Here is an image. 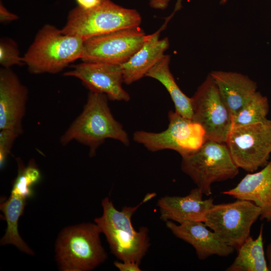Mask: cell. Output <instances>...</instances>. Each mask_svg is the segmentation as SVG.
Instances as JSON below:
<instances>
[{
    "label": "cell",
    "mask_w": 271,
    "mask_h": 271,
    "mask_svg": "<svg viewBox=\"0 0 271 271\" xmlns=\"http://www.w3.org/2000/svg\"><path fill=\"white\" fill-rule=\"evenodd\" d=\"M232 118L257 91V84L239 73L213 71L210 73Z\"/></svg>",
    "instance_id": "ac0fdd59"
},
{
    "label": "cell",
    "mask_w": 271,
    "mask_h": 271,
    "mask_svg": "<svg viewBox=\"0 0 271 271\" xmlns=\"http://www.w3.org/2000/svg\"><path fill=\"white\" fill-rule=\"evenodd\" d=\"M166 224L177 237L194 247L201 260L214 255L228 256L234 251L233 247L228 245L214 232L208 229L203 222H188L177 225L172 221H168Z\"/></svg>",
    "instance_id": "9a60e30c"
},
{
    "label": "cell",
    "mask_w": 271,
    "mask_h": 271,
    "mask_svg": "<svg viewBox=\"0 0 271 271\" xmlns=\"http://www.w3.org/2000/svg\"><path fill=\"white\" fill-rule=\"evenodd\" d=\"M182 158L181 170L206 196L212 194L213 183L232 179L239 172L225 143L206 140Z\"/></svg>",
    "instance_id": "8992f818"
},
{
    "label": "cell",
    "mask_w": 271,
    "mask_h": 271,
    "mask_svg": "<svg viewBox=\"0 0 271 271\" xmlns=\"http://www.w3.org/2000/svg\"><path fill=\"white\" fill-rule=\"evenodd\" d=\"M170 56L164 55L150 69L146 76L159 81L166 88L175 106V111L191 119L193 114L192 98L180 89L169 69Z\"/></svg>",
    "instance_id": "d6986e66"
},
{
    "label": "cell",
    "mask_w": 271,
    "mask_h": 271,
    "mask_svg": "<svg viewBox=\"0 0 271 271\" xmlns=\"http://www.w3.org/2000/svg\"><path fill=\"white\" fill-rule=\"evenodd\" d=\"M20 135L11 129L0 130V167L3 168L16 139Z\"/></svg>",
    "instance_id": "d4e9b609"
},
{
    "label": "cell",
    "mask_w": 271,
    "mask_h": 271,
    "mask_svg": "<svg viewBox=\"0 0 271 271\" xmlns=\"http://www.w3.org/2000/svg\"><path fill=\"white\" fill-rule=\"evenodd\" d=\"M26 201L27 199L11 194L9 198L1 203L0 209L4 214L7 228L0 244H12L21 251L34 255L33 251L23 240L18 231L19 220L24 213Z\"/></svg>",
    "instance_id": "ffe728a7"
},
{
    "label": "cell",
    "mask_w": 271,
    "mask_h": 271,
    "mask_svg": "<svg viewBox=\"0 0 271 271\" xmlns=\"http://www.w3.org/2000/svg\"><path fill=\"white\" fill-rule=\"evenodd\" d=\"M101 0H76L79 6L84 9H90L96 6Z\"/></svg>",
    "instance_id": "f1b7e54d"
},
{
    "label": "cell",
    "mask_w": 271,
    "mask_h": 271,
    "mask_svg": "<svg viewBox=\"0 0 271 271\" xmlns=\"http://www.w3.org/2000/svg\"><path fill=\"white\" fill-rule=\"evenodd\" d=\"M226 1L227 0H221L220 3L222 4H224L226 3Z\"/></svg>",
    "instance_id": "4dcf8cb0"
},
{
    "label": "cell",
    "mask_w": 271,
    "mask_h": 271,
    "mask_svg": "<svg viewBox=\"0 0 271 271\" xmlns=\"http://www.w3.org/2000/svg\"><path fill=\"white\" fill-rule=\"evenodd\" d=\"M0 64L4 68H10L13 65H25L20 55L16 43L9 38H2L0 41Z\"/></svg>",
    "instance_id": "cb8c5ba5"
},
{
    "label": "cell",
    "mask_w": 271,
    "mask_h": 271,
    "mask_svg": "<svg viewBox=\"0 0 271 271\" xmlns=\"http://www.w3.org/2000/svg\"><path fill=\"white\" fill-rule=\"evenodd\" d=\"M222 194L254 203L261 210L260 218L271 221V160L259 172L246 174L237 186Z\"/></svg>",
    "instance_id": "2e32d148"
},
{
    "label": "cell",
    "mask_w": 271,
    "mask_h": 271,
    "mask_svg": "<svg viewBox=\"0 0 271 271\" xmlns=\"http://www.w3.org/2000/svg\"><path fill=\"white\" fill-rule=\"evenodd\" d=\"M166 21L156 33L148 35L141 48L121 65L123 82L130 84L144 76L162 58L169 46L168 38L160 39V34L167 26Z\"/></svg>",
    "instance_id": "e0dca14e"
},
{
    "label": "cell",
    "mask_w": 271,
    "mask_h": 271,
    "mask_svg": "<svg viewBox=\"0 0 271 271\" xmlns=\"http://www.w3.org/2000/svg\"><path fill=\"white\" fill-rule=\"evenodd\" d=\"M40 179V171L34 161H30L25 167L19 161L18 173L13 185L11 194L27 200L33 196V186Z\"/></svg>",
    "instance_id": "603a6c76"
},
{
    "label": "cell",
    "mask_w": 271,
    "mask_h": 271,
    "mask_svg": "<svg viewBox=\"0 0 271 271\" xmlns=\"http://www.w3.org/2000/svg\"><path fill=\"white\" fill-rule=\"evenodd\" d=\"M192 98V120L203 128L206 140L225 143L232 127V117L210 74Z\"/></svg>",
    "instance_id": "30bf717a"
},
{
    "label": "cell",
    "mask_w": 271,
    "mask_h": 271,
    "mask_svg": "<svg viewBox=\"0 0 271 271\" xmlns=\"http://www.w3.org/2000/svg\"><path fill=\"white\" fill-rule=\"evenodd\" d=\"M142 18L133 9L124 8L110 0H101L95 7L84 9L79 6L69 13L61 29L67 35L88 38L124 29L139 27Z\"/></svg>",
    "instance_id": "5b68a950"
},
{
    "label": "cell",
    "mask_w": 271,
    "mask_h": 271,
    "mask_svg": "<svg viewBox=\"0 0 271 271\" xmlns=\"http://www.w3.org/2000/svg\"><path fill=\"white\" fill-rule=\"evenodd\" d=\"M147 35L139 27L121 29L84 41L83 62L122 65L143 45Z\"/></svg>",
    "instance_id": "8fae6325"
},
{
    "label": "cell",
    "mask_w": 271,
    "mask_h": 271,
    "mask_svg": "<svg viewBox=\"0 0 271 271\" xmlns=\"http://www.w3.org/2000/svg\"><path fill=\"white\" fill-rule=\"evenodd\" d=\"M182 1L177 0L175 5L174 11L168 18L171 19L175 12L180 10L182 7ZM170 0H150V6L154 9L164 10L168 6Z\"/></svg>",
    "instance_id": "484cf974"
},
{
    "label": "cell",
    "mask_w": 271,
    "mask_h": 271,
    "mask_svg": "<svg viewBox=\"0 0 271 271\" xmlns=\"http://www.w3.org/2000/svg\"><path fill=\"white\" fill-rule=\"evenodd\" d=\"M101 231L94 222L68 226L55 243L56 260L62 271H89L107 258L100 240Z\"/></svg>",
    "instance_id": "277c9868"
},
{
    "label": "cell",
    "mask_w": 271,
    "mask_h": 271,
    "mask_svg": "<svg viewBox=\"0 0 271 271\" xmlns=\"http://www.w3.org/2000/svg\"><path fill=\"white\" fill-rule=\"evenodd\" d=\"M114 266L120 271H141L140 264L129 261H114Z\"/></svg>",
    "instance_id": "4316f807"
},
{
    "label": "cell",
    "mask_w": 271,
    "mask_h": 271,
    "mask_svg": "<svg viewBox=\"0 0 271 271\" xmlns=\"http://www.w3.org/2000/svg\"><path fill=\"white\" fill-rule=\"evenodd\" d=\"M235 164L250 173L265 166L271 155V120L232 126L225 143Z\"/></svg>",
    "instance_id": "52a82bcc"
},
{
    "label": "cell",
    "mask_w": 271,
    "mask_h": 271,
    "mask_svg": "<svg viewBox=\"0 0 271 271\" xmlns=\"http://www.w3.org/2000/svg\"><path fill=\"white\" fill-rule=\"evenodd\" d=\"M28 90L10 68L0 69V130L11 129L20 136L26 112Z\"/></svg>",
    "instance_id": "4fadbf2b"
},
{
    "label": "cell",
    "mask_w": 271,
    "mask_h": 271,
    "mask_svg": "<svg viewBox=\"0 0 271 271\" xmlns=\"http://www.w3.org/2000/svg\"><path fill=\"white\" fill-rule=\"evenodd\" d=\"M266 256L268 261V268L271 270V242L267 246L266 249Z\"/></svg>",
    "instance_id": "f546056e"
},
{
    "label": "cell",
    "mask_w": 271,
    "mask_h": 271,
    "mask_svg": "<svg viewBox=\"0 0 271 271\" xmlns=\"http://www.w3.org/2000/svg\"><path fill=\"white\" fill-rule=\"evenodd\" d=\"M108 99L104 94L90 91L82 111L61 136V144L66 146L73 141L79 142L89 148L90 157L95 155L97 149L106 139L128 146V134L113 117Z\"/></svg>",
    "instance_id": "7a4b0ae2"
},
{
    "label": "cell",
    "mask_w": 271,
    "mask_h": 271,
    "mask_svg": "<svg viewBox=\"0 0 271 271\" xmlns=\"http://www.w3.org/2000/svg\"><path fill=\"white\" fill-rule=\"evenodd\" d=\"M261 214V209L254 203L237 199L231 203L214 204L204 223L225 243L237 249L250 236L251 227Z\"/></svg>",
    "instance_id": "ba28073f"
},
{
    "label": "cell",
    "mask_w": 271,
    "mask_h": 271,
    "mask_svg": "<svg viewBox=\"0 0 271 271\" xmlns=\"http://www.w3.org/2000/svg\"><path fill=\"white\" fill-rule=\"evenodd\" d=\"M168 119L169 124L165 130L160 132L136 131L133 134V141L150 151L172 150L181 157L197 150L205 141L203 128L191 119L175 111L169 112Z\"/></svg>",
    "instance_id": "9c48e42d"
},
{
    "label": "cell",
    "mask_w": 271,
    "mask_h": 271,
    "mask_svg": "<svg viewBox=\"0 0 271 271\" xmlns=\"http://www.w3.org/2000/svg\"><path fill=\"white\" fill-rule=\"evenodd\" d=\"M18 19L15 14L10 13L3 5L0 7V21L1 23L9 22Z\"/></svg>",
    "instance_id": "83f0119b"
},
{
    "label": "cell",
    "mask_w": 271,
    "mask_h": 271,
    "mask_svg": "<svg viewBox=\"0 0 271 271\" xmlns=\"http://www.w3.org/2000/svg\"><path fill=\"white\" fill-rule=\"evenodd\" d=\"M63 75L80 80L90 92L105 94L113 101H128L129 94L122 88L121 65L83 62L72 66Z\"/></svg>",
    "instance_id": "7c38bea8"
},
{
    "label": "cell",
    "mask_w": 271,
    "mask_h": 271,
    "mask_svg": "<svg viewBox=\"0 0 271 271\" xmlns=\"http://www.w3.org/2000/svg\"><path fill=\"white\" fill-rule=\"evenodd\" d=\"M263 225L257 238L249 236L237 249V254L227 271H269L264 255Z\"/></svg>",
    "instance_id": "44dd1931"
},
{
    "label": "cell",
    "mask_w": 271,
    "mask_h": 271,
    "mask_svg": "<svg viewBox=\"0 0 271 271\" xmlns=\"http://www.w3.org/2000/svg\"><path fill=\"white\" fill-rule=\"evenodd\" d=\"M156 193H148L135 206H124L119 211L109 197L101 202L102 214L94 219L108 243L112 253L120 261L140 264L151 245L149 229L142 226L139 230L133 227L131 217L143 204L152 199Z\"/></svg>",
    "instance_id": "6da1fadb"
},
{
    "label": "cell",
    "mask_w": 271,
    "mask_h": 271,
    "mask_svg": "<svg viewBox=\"0 0 271 271\" xmlns=\"http://www.w3.org/2000/svg\"><path fill=\"white\" fill-rule=\"evenodd\" d=\"M269 110L267 97L256 91L232 117V126L245 125L266 120Z\"/></svg>",
    "instance_id": "7402d4cb"
},
{
    "label": "cell",
    "mask_w": 271,
    "mask_h": 271,
    "mask_svg": "<svg viewBox=\"0 0 271 271\" xmlns=\"http://www.w3.org/2000/svg\"><path fill=\"white\" fill-rule=\"evenodd\" d=\"M84 41L46 24L37 33L23 60L32 74L58 73L81 59Z\"/></svg>",
    "instance_id": "3957f363"
},
{
    "label": "cell",
    "mask_w": 271,
    "mask_h": 271,
    "mask_svg": "<svg viewBox=\"0 0 271 271\" xmlns=\"http://www.w3.org/2000/svg\"><path fill=\"white\" fill-rule=\"evenodd\" d=\"M203 193L194 188L185 196H166L160 198L157 206L160 218L163 221H172L182 224L188 222H203L206 214L214 205L211 198L203 199Z\"/></svg>",
    "instance_id": "5bb4252c"
}]
</instances>
